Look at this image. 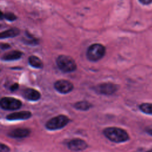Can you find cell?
Instances as JSON below:
<instances>
[{"instance_id": "9c48e42d", "label": "cell", "mask_w": 152, "mask_h": 152, "mask_svg": "<svg viewBox=\"0 0 152 152\" xmlns=\"http://www.w3.org/2000/svg\"><path fill=\"white\" fill-rule=\"evenodd\" d=\"M32 113L28 110H23L11 113L6 116V119L8 121H18V120H27L31 118Z\"/></svg>"}, {"instance_id": "8992f818", "label": "cell", "mask_w": 152, "mask_h": 152, "mask_svg": "<svg viewBox=\"0 0 152 152\" xmlns=\"http://www.w3.org/2000/svg\"><path fill=\"white\" fill-rule=\"evenodd\" d=\"M119 88L118 85L110 82L102 83L94 87L96 93L103 95H112L116 93Z\"/></svg>"}, {"instance_id": "6da1fadb", "label": "cell", "mask_w": 152, "mask_h": 152, "mask_svg": "<svg viewBox=\"0 0 152 152\" xmlns=\"http://www.w3.org/2000/svg\"><path fill=\"white\" fill-rule=\"evenodd\" d=\"M103 134L107 139L115 143L124 142L129 139L127 132L121 128L107 127L103 129Z\"/></svg>"}, {"instance_id": "e0dca14e", "label": "cell", "mask_w": 152, "mask_h": 152, "mask_svg": "<svg viewBox=\"0 0 152 152\" xmlns=\"http://www.w3.org/2000/svg\"><path fill=\"white\" fill-rule=\"evenodd\" d=\"M4 18L5 20L9 21H14L17 20V17L12 12H7L3 14L2 12H1V20Z\"/></svg>"}, {"instance_id": "3957f363", "label": "cell", "mask_w": 152, "mask_h": 152, "mask_svg": "<svg viewBox=\"0 0 152 152\" xmlns=\"http://www.w3.org/2000/svg\"><path fill=\"white\" fill-rule=\"evenodd\" d=\"M105 53L106 48L103 45L100 43H94L88 48L86 52V56L90 61L97 62L103 58Z\"/></svg>"}, {"instance_id": "ac0fdd59", "label": "cell", "mask_w": 152, "mask_h": 152, "mask_svg": "<svg viewBox=\"0 0 152 152\" xmlns=\"http://www.w3.org/2000/svg\"><path fill=\"white\" fill-rule=\"evenodd\" d=\"M19 88V84L17 83H15L14 84H12V85H11L10 87V90L11 91H15L16 90H17Z\"/></svg>"}, {"instance_id": "5bb4252c", "label": "cell", "mask_w": 152, "mask_h": 152, "mask_svg": "<svg viewBox=\"0 0 152 152\" xmlns=\"http://www.w3.org/2000/svg\"><path fill=\"white\" fill-rule=\"evenodd\" d=\"M28 64L34 68L41 69L43 67V64L42 60L35 55H31L28 58Z\"/></svg>"}, {"instance_id": "8fae6325", "label": "cell", "mask_w": 152, "mask_h": 152, "mask_svg": "<svg viewBox=\"0 0 152 152\" xmlns=\"http://www.w3.org/2000/svg\"><path fill=\"white\" fill-rule=\"evenodd\" d=\"M31 133L28 128H16L10 131L8 135L12 138H23L28 137Z\"/></svg>"}, {"instance_id": "ffe728a7", "label": "cell", "mask_w": 152, "mask_h": 152, "mask_svg": "<svg viewBox=\"0 0 152 152\" xmlns=\"http://www.w3.org/2000/svg\"><path fill=\"white\" fill-rule=\"evenodd\" d=\"M10 47H11V46L8 43H1V49L2 50L8 49L10 48Z\"/></svg>"}, {"instance_id": "44dd1931", "label": "cell", "mask_w": 152, "mask_h": 152, "mask_svg": "<svg viewBox=\"0 0 152 152\" xmlns=\"http://www.w3.org/2000/svg\"><path fill=\"white\" fill-rule=\"evenodd\" d=\"M139 1L144 5H148L152 2V0H139Z\"/></svg>"}, {"instance_id": "d6986e66", "label": "cell", "mask_w": 152, "mask_h": 152, "mask_svg": "<svg viewBox=\"0 0 152 152\" xmlns=\"http://www.w3.org/2000/svg\"><path fill=\"white\" fill-rule=\"evenodd\" d=\"M10 151V148L6 145L1 143V152H7V151Z\"/></svg>"}, {"instance_id": "9a60e30c", "label": "cell", "mask_w": 152, "mask_h": 152, "mask_svg": "<svg viewBox=\"0 0 152 152\" xmlns=\"http://www.w3.org/2000/svg\"><path fill=\"white\" fill-rule=\"evenodd\" d=\"M73 107L77 110L86 111L89 110L92 107V104L87 101L83 100L75 103L73 104Z\"/></svg>"}, {"instance_id": "2e32d148", "label": "cell", "mask_w": 152, "mask_h": 152, "mask_svg": "<svg viewBox=\"0 0 152 152\" xmlns=\"http://www.w3.org/2000/svg\"><path fill=\"white\" fill-rule=\"evenodd\" d=\"M139 108L142 112L145 114L152 115V103H142L139 106Z\"/></svg>"}, {"instance_id": "5b68a950", "label": "cell", "mask_w": 152, "mask_h": 152, "mask_svg": "<svg viewBox=\"0 0 152 152\" xmlns=\"http://www.w3.org/2000/svg\"><path fill=\"white\" fill-rule=\"evenodd\" d=\"M22 102L19 99L11 97H3L1 99V108L6 110H15L22 106Z\"/></svg>"}, {"instance_id": "ba28073f", "label": "cell", "mask_w": 152, "mask_h": 152, "mask_svg": "<svg viewBox=\"0 0 152 152\" xmlns=\"http://www.w3.org/2000/svg\"><path fill=\"white\" fill-rule=\"evenodd\" d=\"M68 149L71 151H78L86 150L88 147L87 143L83 140L80 138H75L70 140L68 144Z\"/></svg>"}, {"instance_id": "7402d4cb", "label": "cell", "mask_w": 152, "mask_h": 152, "mask_svg": "<svg viewBox=\"0 0 152 152\" xmlns=\"http://www.w3.org/2000/svg\"><path fill=\"white\" fill-rule=\"evenodd\" d=\"M145 131H146L148 134H150V135L152 136V125L147 126V127L146 128V129H145Z\"/></svg>"}, {"instance_id": "30bf717a", "label": "cell", "mask_w": 152, "mask_h": 152, "mask_svg": "<svg viewBox=\"0 0 152 152\" xmlns=\"http://www.w3.org/2000/svg\"><path fill=\"white\" fill-rule=\"evenodd\" d=\"M23 97L29 101H37L41 97L40 93L36 89L27 88L23 90Z\"/></svg>"}, {"instance_id": "277c9868", "label": "cell", "mask_w": 152, "mask_h": 152, "mask_svg": "<svg viewBox=\"0 0 152 152\" xmlns=\"http://www.w3.org/2000/svg\"><path fill=\"white\" fill-rule=\"evenodd\" d=\"M70 122L69 118L64 115H59L50 118L45 124V127L50 131H55L65 127Z\"/></svg>"}, {"instance_id": "4fadbf2b", "label": "cell", "mask_w": 152, "mask_h": 152, "mask_svg": "<svg viewBox=\"0 0 152 152\" xmlns=\"http://www.w3.org/2000/svg\"><path fill=\"white\" fill-rule=\"evenodd\" d=\"M20 30L18 28H11L10 29L2 31L0 34V38L1 39L14 37L19 35Z\"/></svg>"}, {"instance_id": "7c38bea8", "label": "cell", "mask_w": 152, "mask_h": 152, "mask_svg": "<svg viewBox=\"0 0 152 152\" xmlns=\"http://www.w3.org/2000/svg\"><path fill=\"white\" fill-rule=\"evenodd\" d=\"M23 53L22 52L17 50H11L5 53L1 56V59L4 61H16L21 58Z\"/></svg>"}, {"instance_id": "52a82bcc", "label": "cell", "mask_w": 152, "mask_h": 152, "mask_svg": "<svg viewBox=\"0 0 152 152\" xmlns=\"http://www.w3.org/2000/svg\"><path fill=\"white\" fill-rule=\"evenodd\" d=\"M55 89L61 94H67L72 91L73 84L66 80H59L54 83Z\"/></svg>"}, {"instance_id": "7a4b0ae2", "label": "cell", "mask_w": 152, "mask_h": 152, "mask_svg": "<svg viewBox=\"0 0 152 152\" xmlns=\"http://www.w3.org/2000/svg\"><path fill=\"white\" fill-rule=\"evenodd\" d=\"M58 68L63 72H71L77 69V64L75 60L70 56L61 55L56 60Z\"/></svg>"}]
</instances>
